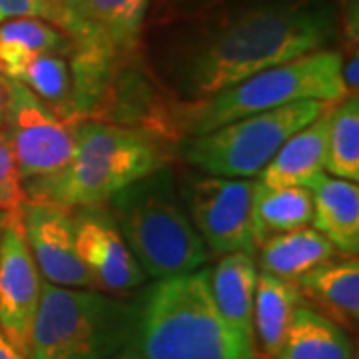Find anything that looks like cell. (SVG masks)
<instances>
[{"instance_id": "obj_1", "label": "cell", "mask_w": 359, "mask_h": 359, "mask_svg": "<svg viewBox=\"0 0 359 359\" xmlns=\"http://www.w3.org/2000/svg\"><path fill=\"white\" fill-rule=\"evenodd\" d=\"M335 34L325 0H283L254 6L216 26L188 56L186 90L194 100L212 96L262 70L321 50Z\"/></svg>"}, {"instance_id": "obj_2", "label": "cell", "mask_w": 359, "mask_h": 359, "mask_svg": "<svg viewBox=\"0 0 359 359\" xmlns=\"http://www.w3.org/2000/svg\"><path fill=\"white\" fill-rule=\"evenodd\" d=\"M130 346L142 359H250L219 316L208 268L154 283L136 308Z\"/></svg>"}, {"instance_id": "obj_3", "label": "cell", "mask_w": 359, "mask_h": 359, "mask_svg": "<svg viewBox=\"0 0 359 359\" xmlns=\"http://www.w3.org/2000/svg\"><path fill=\"white\" fill-rule=\"evenodd\" d=\"M76 146L56 174L26 184L28 200L72 208H96L162 168V152L146 132L104 122L74 126Z\"/></svg>"}, {"instance_id": "obj_4", "label": "cell", "mask_w": 359, "mask_h": 359, "mask_svg": "<svg viewBox=\"0 0 359 359\" xmlns=\"http://www.w3.org/2000/svg\"><path fill=\"white\" fill-rule=\"evenodd\" d=\"M341 65L339 52L321 48L262 70L212 96L184 104L176 114V122L186 136H196L244 116L299 100L339 102L349 94L341 76Z\"/></svg>"}, {"instance_id": "obj_5", "label": "cell", "mask_w": 359, "mask_h": 359, "mask_svg": "<svg viewBox=\"0 0 359 359\" xmlns=\"http://www.w3.org/2000/svg\"><path fill=\"white\" fill-rule=\"evenodd\" d=\"M134 320L118 297L42 282L26 359H110L130 346Z\"/></svg>"}, {"instance_id": "obj_6", "label": "cell", "mask_w": 359, "mask_h": 359, "mask_svg": "<svg viewBox=\"0 0 359 359\" xmlns=\"http://www.w3.org/2000/svg\"><path fill=\"white\" fill-rule=\"evenodd\" d=\"M148 4L150 0H82L66 28L72 40L70 120L98 106L116 68L138 48Z\"/></svg>"}, {"instance_id": "obj_7", "label": "cell", "mask_w": 359, "mask_h": 359, "mask_svg": "<svg viewBox=\"0 0 359 359\" xmlns=\"http://www.w3.org/2000/svg\"><path fill=\"white\" fill-rule=\"evenodd\" d=\"M116 198V226L148 276L164 280L190 273L210 259L192 219L160 182L140 180Z\"/></svg>"}, {"instance_id": "obj_8", "label": "cell", "mask_w": 359, "mask_h": 359, "mask_svg": "<svg viewBox=\"0 0 359 359\" xmlns=\"http://www.w3.org/2000/svg\"><path fill=\"white\" fill-rule=\"evenodd\" d=\"M332 104L299 100L259 114L244 116L205 134L188 136L180 154L208 176L254 178L297 130L308 126Z\"/></svg>"}, {"instance_id": "obj_9", "label": "cell", "mask_w": 359, "mask_h": 359, "mask_svg": "<svg viewBox=\"0 0 359 359\" xmlns=\"http://www.w3.org/2000/svg\"><path fill=\"white\" fill-rule=\"evenodd\" d=\"M2 132L11 144L22 188L62 170L76 146L74 126L16 80H8Z\"/></svg>"}, {"instance_id": "obj_10", "label": "cell", "mask_w": 359, "mask_h": 359, "mask_svg": "<svg viewBox=\"0 0 359 359\" xmlns=\"http://www.w3.org/2000/svg\"><path fill=\"white\" fill-rule=\"evenodd\" d=\"M256 190L257 182L252 178H222L205 174L186 182L194 228L212 254L226 256L231 252H256Z\"/></svg>"}, {"instance_id": "obj_11", "label": "cell", "mask_w": 359, "mask_h": 359, "mask_svg": "<svg viewBox=\"0 0 359 359\" xmlns=\"http://www.w3.org/2000/svg\"><path fill=\"white\" fill-rule=\"evenodd\" d=\"M42 292V278L26 244L20 210L6 214L0 233V332L22 353Z\"/></svg>"}, {"instance_id": "obj_12", "label": "cell", "mask_w": 359, "mask_h": 359, "mask_svg": "<svg viewBox=\"0 0 359 359\" xmlns=\"http://www.w3.org/2000/svg\"><path fill=\"white\" fill-rule=\"evenodd\" d=\"M26 244L40 271L52 285L92 290V282L74 242V219L62 205L28 200L20 205Z\"/></svg>"}, {"instance_id": "obj_13", "label": "cell", "mask_w": 359, "mask_h": 359, "mask_svg": "<svg viewBox=\"0 0 359 359\" xmlns=\"http://www.w3.org/2000/svg\"><path fill=\"white\" fill-rule=\"evenodd\" d=\"M74 219L76 252L88 271L92 290L124 295L140 287L146 271L124 242L112 216L96 208H78Z\"/></svg>"}, {"instance_id": "obj_14", "label": "cell", "mask_w": 359, "mask_h": 359, "mask_svg": "<svg viewBox=\"0 0 359 359\" xmlns=\"http://www.w3.org/2000/svg\"><path fill=\"white\" fill-rule=\"evenodd\" d=\"M257 266L254 254L231 252L222 256L218 266L210 269V285L219 316L250 359H257L254 335V297Z\"/></svg>"}, {"instance_id": "obj_15", "label": "cell", "mask_w": 359, "mask_h": 359, "mask_svg": "<svg viewBox=\"0 0 359 359\" xmlns=\"http://www.w3.org/2000/svg\"><path fill=\"white\" fill-rule=\"evenodd\" d=\"M302 299L321 316L344 327L358 330L359 321V262L344 256L323 262L295 280Z\"/></svg>"}, {"instance_id": "obj_16", "label": "cell", "mask_w": 359, "mask_h": 359, "mask_svg": "<svg viewBox=\"0 0 359 359\" xmlns=\"http://www.w3.org/2000/svg\"><path fill=\"white\" fill-rule=\"evenodd\" d=\"M327 112L330 108L283 142L268 166L259 172L257 184L266 188L297 186L311 190L313 184L327 174Z\"/></svg>"}, {"instance_id": "obj_17", "label": "cell", "mask_w": 359, "mask_h": 359, "mask_svg": "<svg viewBox=\"0 0 359 359\" xmlns=\"http://www.w3.org/2000/svg\"><path fill=\"white\" fill-rule=\"evenodd\" d=\"M313 228L341 256L359 252V188L355 182L323 174L311 188Z\"/></svg>"}, {"instance_id": "obj_18", "label": "cell", "mask_w": 359, "mask_h": 359, "mask_svg": "<svg viewBox=\"0 0 359 359\" xmlns=\"http://www.w3.org/2000/svg\"><path fill=\"white\" fill-rule=\"evenodd\" d=\"M259 248V268L282 280L295 282L306 271L337 257V250L316 228H297L268 236Z\"/></svg>"}, {"instance_id": "obj_19", "label": "cell", "mask_w": 359, "mask_h": 359, "mask_svg": "<svg viewBox=\"0 0 359 359\" xmlns=\"http://www.w3.org/2000/svg\"><path fill=\"white\" fill-rule=\"evenodd\" d=\"M353 344L344 327L304 299L295 308L283 344L273 359H351Z\"/></svg>"}, {"instance_id": "obj_20", "label": "cell", "mask_w": 359, "mask_h": 359, "mask_svg": "<svg viewBox=\"0 0 359 359\" xmlns=\"http://www.w3.org/2000/svg\"><path fill=\"white\" fill-rule=\"evenodd\" d=\"M299 302L302 294L295 282L282 280L268 271H257L254 335L256 347L259 346L264 359H273L278 355Z\"/></svg>"}, {"instance_id": "obj_21", "label": "cell", "mask_w": 359, "mask_h": 359, "mask_svg": "<svg viewBox=\"0 0 359 359\" xmlns=\"http://www.w3.org/2000/svg\"><path fill=\"white\" fill-rule=\"evenodd\" d=\"M54 52L68 56L72 40L62 28L42 18H14L0 25V74L14 76L32 54Z\"/></svg>"}, {"instance_id": "obj_22", "label": "cell", "mask_w": 359, "mask_h": 359, "mask_svg": "<svg viewBox=\"0 0 359 359\" xmlns=\"http://www.w3.org/2000/svg\"><path fill=\"white\" fill-rule=\"evenodd\" d=\"M311 216H313V204H311L309 188H297V186L266 188L257 184L256 202H254L257 245L268 236L309 226Z\"/></svg>"}, {"instance_id": "obj_23", "label": "cell", "mask_w": 359, "mask_h": 359, "mask_svg": "<svg viewBox=\"0 0 359 359\" xmlns=\"http://www.w3.org/2000/svg\"><path fill=\"white\" fill-rule=\"evenodd\" d=\"M325 172L335 178L359 182V102L347 94L327 112Z\"/></svg>"}, {"instance_id": "obj_24", "label": "cell", "mask_w": 359, "mask_h": 359, "mask_svg": "<svg viewBox=\"0 0 359 359\" xmlns=\"http://www.w3.org/2000/svg\"><path fill=\"white\" fill-rule=\"evenodd\" d=\"M11 80L25 84L34 96H39L52 110L70 120V100H72V74L65 54L39 52L32 54L20 66Z\"/></svg>"}, {"instance_id": "obj_25", "label": "cell", "mask_w": 359, "mask_h": 359, "mask_svg": "<svg viewBox=\"0 0 359 359\" xmlns=\"http://www.w3.org/2000/svg\"><path fill=\"white\" fill-rule=\"evenodd\" d=\"M26 200L22 180L14 162L11 144L0 130V212H18Z\"/></svg>"}, {"instance_id": "obj_26", "label": "cell", "mask_w": 359, "mask_h": 359, "mask_svg": "<svg viewBox=\"0 0 359 359\" xmlns=\"http://www.w3.org/2000/svg\"><path fill=\"white\" fill-rule=\"evenodd\" d=\"M14 18H42L62 28V13L56 0H0V25Z\"/></svg>"}, {"instance_id": "obj_27", "label": "cell", "mask_w": 359, "mask_h": 359, "mask_svg": "<svg viewBox=\"0 0 359 359\" xmlns=\"http://www.w3.org/2000/svg\"><path fill=\"white\" fill-rule=\"evenodd\" d=\"M359 58L358 54H353V58L347 62V65H341V76H344V82H346L347 92H353V96H358V84H359Z\"/></svg>"}, {"instance_id": "obj_28", "label": "cell", "mask_w": 359, "mask_h": 359, "mask_svg": "<svg viewBox=\"0 0 359 359\" xmlns=\"http://www.w3.org/2000/svg\"><path fill=\"white\" fill-rule=\"evenodd\" d=\"M0 359H26V355L0 332Z\"/></svg>"}, {"instance_id": "obj_29", "label": "cell", "mask_w": 359, "mask_h": 359, "mask_svg": "<svg viewBox=\"0 0 359 359\" xmlns=\"http://www.w3.org/2000/svg\"><path fill=\"white\" fill-rule=\"evenodd\" d=\"M60 13H62V30L66 32V28L70 25V18L74 16V13L78 11V6L82 4V0H56Z\"/></svg>"}, {"instance_id": "obj_30", "label": "cell", "mask_w": 359, "mask_h": 359, "mask_svg": "<svg viewBox=\"0 0 359 359\" xmlns=\"http://www.w3.org/2000/svg\"><path fill=\"white\" fill-rule=\"evenodd\" d=\"M6 96H8V78L0 74V130L4 124V112H6Z\"/></svg>"}, {"instance_id": "obj_31", "label": "cell", "mask_w": 359, "mask_h": 359, "mask_svg": "<svg viewBox=\"0 0 359 359\" xmlns=\"http://www.w3.org/2000/svg\"><path fill=\"white\" fill-rule=\"evenodd\" d=\"M110 359H142V358H140V353H138L134 347L126 346L124 349H122V351H118V353H116V355H112Z\"/></svg>"}, {"instance_id": "obj_32", "label": "cell", "mask_w": 359, "mask_h": 359, "mask_svg": "<svg viewBox=\"0 0 359 359\" xmlns=\"http://www.w3.org/2000/svg\"><path fill=\"white\" fill-rule=\"evenodd\" d=\"M4 222H6V214L0 212V233H2V228H4Z\"/></svg>"}, {"instance_id": "obj_33", "label": "cell", "mask_w": 359, "mask_h": 359, "mask_svg": "<svg viewBox=\"0 0 359 359\" xmlns=\"http://www.w3.org/2000/svg\"><path fill=\"white\" fill-rule=\"evenodd\" d=\"M351 359H355V358H351Z\"/></svg>"}]
</instances>
